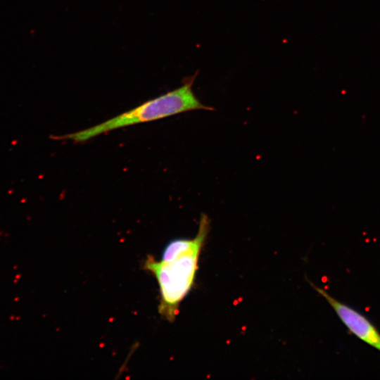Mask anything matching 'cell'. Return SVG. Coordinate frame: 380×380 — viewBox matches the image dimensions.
Segmentation results:
<instances>
[{"mask_svg":"<svg viewBox=\"0 0 380 380\" xmlns=\"http://www.w3.org/2000/svg\"><path fill=\"white\" fill-rule=\"evenodd\" d=\"M197 74L198 71L186 77L179 87L148 100L134 108L96 125L58 138L84 142L114 129L158 120L182 113L196 110H213V108L203 104L193 91L192 86Z\"/></svg>","mask_w":380,"mask_h":380,"instance_id":"cell-2","label":"cell"},{"mask_svg":"<svg viewBox=\"0 0 380 380\" xmlns=\"http://www.w3.org/2000/svg\"><path fill=\"white\" fill-rule=\"evenodd\" d=\"M310 283L315 290L327 300L351 334L380 351V332L366 317L333 298L325 289Z\"/></svg>","mask_w":380,"mask_h":380,"instance_id":"cell-3","label":"cell"},{"mask_svg":"<svg viewBox=\"0 0 380 380\" xmlns=\"http://www.w3.org/2000/svg\"><path fill=\"white\" fill-rule=\"evenodd\" d=\"M210 230V220L202 213L194 238L175 239L165 246L160 260L148 255L143 262V269L158 285V313L170 322L176 319L182 301L194 285L199 257Z\"/></svg>","mask_w":380,"mask_h":380,"instance_id":"cell-1","label":"cell"}]
</instances>
